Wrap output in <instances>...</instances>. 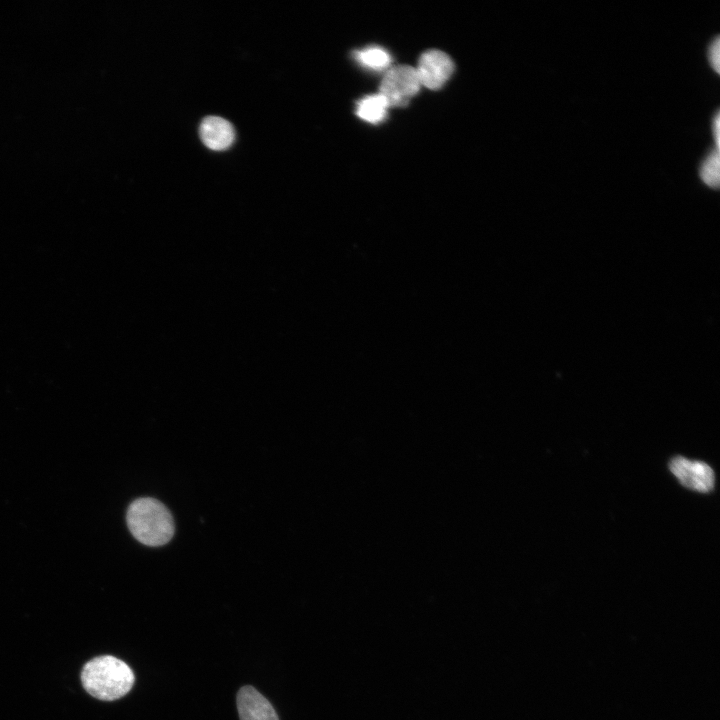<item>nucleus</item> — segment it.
Returning <instances> with one entry per match:
<instances>
[{
    "instance_id": "nucleus-1",
    "label": "nucleus",
    "mask_w": 720,
    "mask_h": 720,
    "mask_svg": "<svg viewBox=\"0 0 720 720\" xmlns=\"http://www.w3.org/2000/svg\"><path fill=\"white\" fill-rule=\"evenodd\" d=\"M81 682L93 697L113 701L125 696L133 687L135 676L124 661L111 656H98L82 668Z\"/></svg>"
},
{
    "instance_id": "nucleus-2",
    "label": "nucleus",
    "mask_w": 720,
    "mask_h": 720,
    "mask_svg": "<svg viewBox=\"0 0 720 720\" xmlns=\"http://www.w3.org/2000/svg\"><path fill=\"white\" fill-rule=\"evenodd\" d=\"M126 520L134 538L147 546H162L171 540L175 532L170 511L151 497L134 500L128 507Z\"/></svg>"
},
{
    "instance_id": "nucleus-3",
    "label": "nucleus",
    "mask_w": 720,
    "mask_h": 720,
    "mask_svg": "<svg viewBox=\"0 0 720 720\" xmlns=\"http://www.w3.org/2000/svg\"><path fill=\"white\" fill-rule=\"evenodd\" d=\"M421 88L415 67L398 65L390 68L384 75L380 87L381 94L388 107H401L408 103Z\"/></svg>"
},
{
    "instance_id": "nucleus-4",
    "label": "nucleus",
    "mask_w": 720,
    "mask_h": 720,
    "mask_svg": "<svg viewBox=\"0 0 720 720\" xmlns=\"http://www.w3.org/2000/svg\"><path fill=\"white\" fill-rule=\"evenodd\" d=\"M669 469L678 481L688 489L707 493L714 487V472L704 462L676 456L670 460Z\"/></svg>"
},
{
    "instance_id": "nucleus-5",
    "label": "nucleus",
    "mask_w": 720,
    "mask_h": 720,
    "mask_svg": "<svg viewBox=\"0 0 720 720\" xmlns=\"http://www.w3.org/2000/svg\"><path fill=\"white\" fill-rule=\"evenodd\" d=\"M415 69L421 86L430 90H438L452 75L454 63L449 55L433 49L420 56Z\"/></svg>"
},
{
    "instance_id": "nucleus-6",
    "label": "nucleus",
    "mask_w": 720,
    "mask_h": 720,
    "mask_svg": "<svg viewBox=\"0 0 720 720\" xmlns=\"http://www.w3.org/2000/svg\"><path fill=\"white\" fill-rule=\"evenodd\" d=\"M237 709L240 720H279L271 703L252 686L238 691Z\"/></svg>"
},
{
    "instance_id": "nucleus-7",
    "label": "nucleus",
    "mask_w": 720,
    "mask_h": 720,
    "mask_svg": "<svg viewBox=\"0 0 720 720\" xmlns=\"http://www.w3.org/2000/svg\"><path fill=\"white\" fill-rule=\"evenodd\" d=\"M199 134L205 146L214 151L228 149L235 139L232 124L218 116L204 118L200 124Z\"/></svg>"
},
{
    "instance_id": "nucleus-8",
    "label": "nucleus",
    "mask_w": 720,
    "mask_h": 720,
    "mask_svg": "<svg viewBox=\"0 0 720 720\" xmlns=\"http://www.w3.org/2000/svg\"><path fill=\"white\" fill-rule=\"evenodd\" d=\"M388 108L384 97L377 93L362 98L357 103L356 114L366 122L377 124L385 119Z\"/></svg>"
},
{
    "instance_id": "nucleus-9",
    "label": "nucleus",
    "mask_w": 720,
    "mask_h": 720,
    "mask_svg": "<svg viewBox=\"0 0 720 720\" xmlns=\"http://www.w3.org/2000/svg\"><path fill=\"white\" fill-rule=\"evenodd\" d=\"M719 148H710L698 166V175L704 184L717 189L720 183Z\"/></svg>"
},
{
    "instance_id": "nucleus-10",
    "label": "nucleus",
    "mask_w": 720,
    "mask_h": 720,
    "mask_svg": "<svg viewBox=\"0 0 720 720\" xmlns=\"http://www.w3.org/2000/svg\"><path fill=\"white\" fill-rule=\"evenodd\" d=\"M354 56L361 65L376 71L384 70L391 64L389 53L376 46L357 51Z\"/></svg>"
},
{
    "instance_id": "nucleus-11",
    "label": "nucleus",
    "mask_w": 720,
    "mask_h": 720,
    "mask_svg": "<svg viewBox=\"0 0 720 720\" xmlns=\"http://www.w3.org/2000/svg\"><path fill=\"white\" fill-rule=\"evenodd\" d=\"M720 38L719 35L714 36L707 45V60L711 68L720 73Z\"/></svg>"
},
{
    "instance_id": "nucleus-12",
    "label": "nucleus",
    "mask_w": 720,
    "mask_h": 720,
    "mask_svg": "<svg viewBox=\"0 0 720 720\" xmlns=\"http://www.w3.org/2000/svg\"><path fill=\"white\" fill-rule=\"evenodd\" d=\"M719 114H720V113H719V110L717 109V110L715 111V113L712 115V118H711V132H712V136H713V139H714V142H715V146H716L717 148H719V144H720V132H719V122H720V118H719Z\"/></svg>"
}]
</instances>
